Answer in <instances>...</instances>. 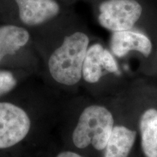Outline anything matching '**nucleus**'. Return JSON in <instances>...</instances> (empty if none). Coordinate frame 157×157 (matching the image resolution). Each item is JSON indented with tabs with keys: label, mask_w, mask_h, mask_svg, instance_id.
<instances>
[{
	"label": "nucleus",
	"mask_w": 157,
	"mask_h": 157,
	"mask_svg": "<svg viewBox=\"0 0 157 157\" xmlns=\"http://www.w3.org/2000/svg\"><path fill=\"white\" fill-rule=\"evenodd\" d=\"M88 44L89 38L82 32L74 33L65 38L49 59V71L55 81L67 86L80 81Z\"/></svg>",
	"instance_id": "f257e3e1"
},
{
	"label": "nucleus",
	"mask_w": 157,
	"mask_h": 157,
	"mask_svg": "<svg viewBox=\"0 0 157 157\" xmlns=\"http://www.w3.org/2000/svg\"><path fill=\"white\" fill-rule=\"evenodd\" d=\"M112 113L102 105H90L84 109L74 129V146L85 148L90 145L98 151L104 150L114 125Z\"/></svg>",
	"instance_id": "f03ea898"
},
{
	"label": "nucleus",
	"mask_w": 157,
	"mask_h": 157,
	"mask_svg": "<svg viewBox=\"0 0 157 157\" xmlns=\"http://www.w3.org/2000/svg\"><path fill=\"white\" fill-rule=\"evenodd\" d=\"M100 24L114 32L132 29L141 16L142 7L135 0H107L100 5Z\"/></svg>",
	"instance_id": "7ed1b4c3"
},
{
	"label": "nucleus",
	"mask_w": 157,
	"mask_h": 157,
	"mask_svg": "<svg viewBox=\"0 0 157 157\" xmlns=\"http://www.w3.org/2000/svg\"><path fill=\"white\" fill-rule=\"evenodd\" d=\"M30 127V119L24 110L13 103H0V149L23 140Z\"/></svg>",
	"instance_id": "20e7f679"
},
{
	"label": "nucleus",
	"mask_w": 157,
	"mask_h": 157,
	"mask_svg": "<svg viewBox=\"0 0 157 157\" xmlns=\"http://www.w3.org/2000/svg\"><path fill=\"white\" fill-rule=\"evenodd\" d=\"M117 73L119 68L112 55L100 44L87 49L82 67V77L88 83H96L103 75V71Z\"/></svg>",
	"instance_id": "39448f33"
},
{
	"label": "nucleus",
	"mask_w": 157,
	"mask_h": 157,
	"mask_svg": "<svg viewBox=\"0 0 157 157\" xmlns=\"http://www.w3.org/2000/svg\"><path fill=\"white\" fill-rule=\"evenodd\" d=\"M19 8L21 21L29 25H37L58 14L59 5L55 0H15Z\"/></svg>",
	"instance_id": "423d86ee"
},
{
	"label": "nucleus",
	"mask_w": 157,
	"mask_h": 157,
	"mask_svg": "<svg viewBox=\"0 0 157 157\" xmlns=\"http://www.w3.org/2000/svg\"><path fill=\"white\" fill-rule=\"evenodd\" d=\"M111 51L118 58H121L132 50L148 57L152 50V44L146 35L129 30L114 31L110 42Z\"/></svg>",
	"instance_id": "0eeeda50"
},
{
	"label": "nucleus",
	"mask_w": 157,
	"mask_h": 157,
	"mask_svg": "<svg viewBox=\"0 0 157 157\" xmlns=\"http://www.w3.org/2000/svg\"><path fill=\"white\" fill-rule=\"evenodd\" d=\"M137 132L124 126H113L105 148L104 157H128Z\"/></svg>",
	"instance_id": "6e6552de"
},
{
	"label": "nucleus",
	"mask_w": 157,
	"mask_h": 157,
	"mask_svg": "<svg viewBox=\"0 0 157 157\" xmlns=\"http://www.w3.org/2000/svg\"><path fill=\"white\" fill-rule=\"evenodd\" d=\"M139 128L145 156L157 157V109L151 108L142 113Z\"/></svg>",
	"instance_id": "1a4fd4ad"
},
{
	"label": "nucleus",
	"mask_w": 157,
	"mask_h": 157,
	"mask_svg": "<svg viewBox=\"0 0 157 157\" xmlns=\"http://www.w3.org/2000/svg\"><path fill=\"white\" fill-rule=\"evenodd\" d=\"M29 38L28 31L21 27L11 25L0 27V61L25 46Z\"/></svg>",
	"instance_id": "9d476101"
},
{
	"label": "nucleus",
	"mask_w": 157,
	"mask_h": 157,
	"mask_svg": "<svg viewBox=\"0 0 157 157\" xmlns=\"http://www.w3.org/2000/svg\"><path fill=\"white\" fill-rule=\"evenodd\" d=\"M17 81L9 71H0V95L9 93L15 87Z\"/></svg>",
	"instance_id": "9b49d317"
},
{
	"label": "nucleus",
	"mask_w": 157,
	"mask_h": 157,
	"mask_svg": "<svg viewBox=\"0 0 157 157\" xmlns=\"http://www.w3.org/2000/svg\"><path fill=\"white\" fill-rule=\"evenodd\" d=\"M57 157H83L76 153L71 151H64L59 154Z\"/></svg>",
	"instance_id": "f8f14e48"
}]
</instances>
